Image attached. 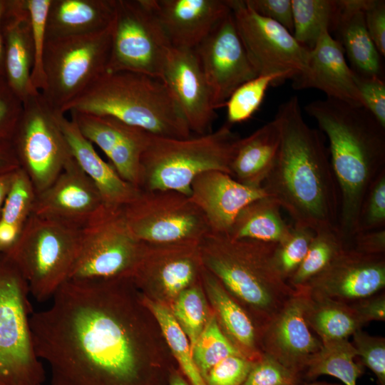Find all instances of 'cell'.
<instances>
[{
    "label": "cell",
    "mask_w": 385,
    "mask_h": 385,
    "mask_svg": "<svg viewBox=\"0 0 385 385\" xmlns=\"http://www.w3.org/2000/svg\"><path fill=\"white\" fill-rule=\"evenodd\" d=\"M51 299L30 317L51 385L168 384L175 366L132 279H68Z\"/></svg>",
    "instance_id": "cell-1"
},
{
    "label": "cell",
    "mask_w": 385,
    "mask_h": 385,
    "mask_svg": "<svg viewBox=\"0 0 385 385\" xmlns=\"http://www.w3.org/2000/svg\"><path fill=\"white\" fill-rule=\"evenodd\" d=\"M281 142L262 188L292 217L314 232L338 227L340 197L322 133L304 119L297 96L282 103L274 117Z\"/></svg>",
    "instance_id": "cell-2"
},
{
    "label": "cell",
    "mask_w": 385,
    "mask_h": 385,
    "mask_svg": "<svg viewBox=\"0 0 385 385\" xmlns=\"http://www.w3.org/2000/svg\"><path fill=\"white\" fill-rule=\"evenodd\" d=\"M304 111L327 137L340 197L338 228L349 242L369 187L385 171V128L364 107L331 98L314 101Z\"/></svg>",
    "instance_id": "cell-3"
},
{
    "label": "cell",
    "mask_w": 385,
    "mask_h": 385,
    "mask_svg": "<svg viewBox=\"0 0 385 385\" xmlns=\"http://www.w3.org/2000/svg\"><path fill=\"white\" fill-rule=\"evenodd\" d=\"M276 245L210 232L200 244L204 267L247 312L259 333L296 292L275 265Z\"/></svg>",
    "instance_id": "cell-4"
},
{
    "label": "cell",
    "mask_w": 385,
    "mask_h": 385,
    "mask_svg": "<svg viewBox=\"0 0 385 385\" xmlns=\"http://www.w3.org/2000/svg\"><path fill=\"white\" fill-rule=\"evenodd\" d=\"M60 112L112 116L160 137H191L165 82L143 73L106 71Z\"/></svg>",
    "instance_id": "cell-5"
},
{
    "label": "cell",
    "mask_w": 385,
    "mask_h": 385,
    "mask_svg": "<svg viewBox=\"0 0 385 385\" xmlns=\"http://www.w3.org/2000/svg\"><path fill=\"white\" fill-rule=\"evenodd\" d=\"M226 123L215 131L170 138L151 134L140 161L138 188L175 190L187 195L197 175L220 171L230 175V163L240 137Z\"/></svg>",
    "instance_id": "cell-6"
},
{
    "label": "cell",
    "mask_w": 385,
    "mask_h": 385,
    "mask_svg": "<svg viewBox=\"0 0 385 385\" xmlns=\"http://www.w3.org/2000/svg\"><path fill=\"white\" fill-rule=\"evenodd\" d=\"M82 230L32 214L16 245L5 255L19 270L37 301L51 299L69 279Z\"/></svg>",
    "instance_id": "cell-7"
},
{
    "label": "cell",
    "mask_w": 385,
    "mask_h": 385,
    "mask_svg": "<svg viewBox=\"0 0 385 385\" xmlns=\"http://www.w3.org/2000/svg\"><path fill=\"white\" fill-rule=\"evenodd\" d=\"M28 283L0 254V385L42 384L45 371L32 340Z\"/></svg>",
    "instance_id": "cell-8"
},
{
    "label": "cell",
    "mask_w": 385,
    "mask_h": 385,
    "mask_svg": "<svg viewBox=\"0 0 385 385\" xmlns=\"http://www.w3.org/2000/svg\"><path fill=\"white\" fill-rule=\"evenodd\" d=\"M111 43V26L91 34L46 38L41 93L53 109L61 111L107 71Z\"/></svg>",
    "instance_id": "cell-9"
},
{
    "label": "cell",
    "mask_w": 385,
    "mask_h": 385,
    "mask_svg": "<svg viewBox=\"0 0 385 385\" xmlns=\"http://www.w3.org/2000/svg\"><path fill=\"white\" fill-rule=\"evenodd\" d=\"M123 212L131 234L143 243L200 245L210 232L200 208L175 190H140Z\"/></svg>",
    "instance_id": "cell-10"
},
{
    "label": "cell",
    "mask_w": 385,
    "mask_h": 385,
    "mask_svg": "<svg viewBox=\"0 0 385 385\" xmlns=\"http://www.w3.org/2000/svg\"><path fill=\"white\" fill-rule=\"evenodd\" d=\"M170 43L148 0H117L107 71L163 80Z\"/></svg>",
    "instance_id": "cell-11"
},
{
    "label": "cell",
    "mask_w": 385,
    "mask_h": 385,
    "mask_svg": "<svg viewBox=\"0 0 385 385\" xmlns=\"http://www.w3.org/2000/svg\"><path fill=\"white\" fill-rule=\"evenodd\" d=\"M14 134L19 166L31 180L37 195L53 183L73 158L54 110L40 91L23 102Z\"/></svg>",
    "instance_id": "cell-12"
},
{
    "label": "cell",
    "mask_w": 385,
    "mask_h": 385,
    "mask_svg": "<svg viewBox=\"0 0 385 385\" xmlns=\"http://www.w3.org/2000/svg\"><path fill=\"white\" fill-rule=\"evenodd\" d=\"M143 246L130 232L123 208L107 207L82 230L79 252L68 279H132Z\"/></svg>",
    "instance_id": "cell-13"
},
{
    "label": "cell",
    "mask_w": 385,
    "mask_h": 385,
    "mask_svg": "<svg viewBox=\"0 0 385 385\" xmlns=\"http://www.w3.org/2000/svg\"><path fill=\"white\" fill-rule=\"evenodd\" d=\"M247 56L260 75L293 81L307 70L309 49L279 24L252 11L245 0H227Z\"/></svg>",
    "instance_id": "cell-14"
},
{
    "label": "cell",
    "mask_w": 385,
    "mask_h": 385,
    "mask_svg": "<svg viewBox=\"0 0 385 385\" xmlns=\"http://www.w3.org/2000/svg\"><path fill=\"white\" fill-rule=\"evenodd\" d=\"M193 49L210 87L215 110L224 107L240 86L258 76L231 11Z\"/></svg>",
    "instance_id": "cell-15"
},
{
    "label": "cell",
    "mask_w": 385,
    "mask_h": 385,
    "mask_svg": "<svg viewBox=\"0 0 385 385\" xmlns=\"http://www.w3.org/2000/svg\"><path fill=\"white\" fill-rule=\"evenodd\" d=\"M385 287V255H369L345 248L301 289L309 296L353 303Z\"/></svg>",
    "instance_id": "cell-16"
},
{
    "label": "cell",
    "mask_w": 385,
    "mask_h": 385,
    "mask_svg": "<svg viewBox=\"0 0 385 385\" xmlns=\"http://www.w3.org/2000/svg\"><path fill=\"white\" fill-rule=\"evenodd\" d=\"M106 207L95 184L73 158L53 183L36 195L32 214L83 230Z\"/></svg>",
    "instance_id": "cell-17"
},
{
    "label": "cell",
    "mask_w": 385,
    "mask_h": 385,
    "mask_svg": "<svg viewBox=\"0 0 385 385\" xmlns=\"http://www.w3.org/2000/svg\"><path fill=\"white\" fill-rule=\"evenodd\" d=\"M295 290L282 309L260 331V345L262 354L303 378L309 362L321 350L322 342L306 321L304 294Z\"/></svg>",
    "instance_id": "cell-18"
},
{
    "label": "cell",
    "mask_w": 385,
    "mask_h": 385,
    "mask_svg": "<svg viewBox=\"0 0 385 385\" xmlns=\"http://www.w3.org/2000/svg\"><path fill=\"white\" fill-rule=\"evenodd\" d=\"M163 81L190 131L198 135L212 132L217 115L210 87L194 49L171 46L167 55Z\"/></svg>",
    "instance_id": "cell-19"
},
{
    "label": "cell",
    "mask_w": 385,
    "mask_h": 385,
    "mask_svg": "<svg viewBox=\"0 0 385 385\" xmlns=\"http://www.w3.org/2000/svg\"><path fill=\"white\" fill-rule=\"evenodd\" d=\"M202 269L200 245L144 243L132 279L138 289L150 291L153 288L175 299L194 284Z\"/></svg>",
    "instance_id": "cell-20"
},
{
    "label": "cell",
    "mask_w": 385,
    "mask_h": 385,
    "mask_svg": "<svg viewBox=\"0 0 385 385\" xmlns=\"http://www.w3.org/2000/svg\"><path fill=\"white\" fill-rule=\"evenodd\" d=\"M71 115L82 135L102 150L118 175L138 188L141 158L151 133L112 116L80 112H71Z\"/></svg>",
    "instance_id": "cell-21"
},
{
    "label": "cell",
    "mask_w": 385,
    "mask_h": 385,
    "mask_svg": "<svg viewBox=\"0 0 385 385\" xmlns=\"http://www.w3.org/2000/svg\"><path fill=\"white\" fill-rule=\"evenodd\" d=\"M267 195L262 188L247 186L227 173L213 170L195 178L189 197L204 214L210 233L228 235L240 212Z\"/></svg>",
    "instance_id": "cell-22"
},
{
    "label": "cell",
    "mask_w": 385,
    "mask_h": 385,
    "mask_svg": "<svg viewBox=\"0 0 385 385\" xmlns=\"http://www.w3.org/2000/svg\"><path fill=\"white\" fill-rule=\"evenodd\" d=\"M354 75L341 43L324 29L309 50L307 71L292 81V87L296 90L318 89L327 98L364 107Z\"/></svg>",
    "instance_id": "cell-23"
},
{
    "label": "cell",
    "mask_w": 385,
    "mask_h": 385,
    "mask_svg": "<svg viewBox=\"0 0 385 385\" xmlns=\"http://www.w3.org/2000/svg\"><path fill=\"white\" fill-rule=\"evenodd\" d=\"M171 46L195 48L230 12L227 0H148Z\"/></svg>",
    "instance_id": "cell-24"
},
{
    "label": "cell",
    "mask_w": 385,
    "mask_h": 385,
    "mask_svg": "<svg viewBox=\"0 0 385 385\" xmlns=\"http://www.w3.org/2000/svg\"><path fill=\"white\" fill-rule=\"evenodd\" d=\"M54 110V109H53ZM55 117L70 147L73 158L98 188L108 207L123 208L138 195L140 189L124 180L113 165L106 163L73 120L54 110Z\"/></svg>",
    "instance_id": "cell-25"
},
{
    "label": "cell",
    "mask_w": 385,
    "mask_h": 385,
    "mask_svg": "<svg viewBox=\"0 0 385 385\" xmlns=\"http://www.w3.org/2000/svg\"><path fill=\"white\" fill-rule=\"evenodd\" d=\"M11 4V21L4 30V66L9 86L24 102L30 95L38 91L31 82L34 62L33 35L26 0Z\"/></svg>",
    "instance_id": "cell-26"
},
{
    "label": "cell",
    "mask_w": 385,
    "mask_h": 385,
    "mask_svg": "<svg viewBox=\"0 0 385 385\" xmlns=\"http://www.w3.org/2000/svg\"><path fill=\"white\" fill-rule=\"evenodd\" d=\"M117 0H51L46 38L82 36L108 29L114 19Z\"/></svg>",
    "instance_id": "cell-27"
},
{
    "label": "cell",
    "mask_w": 385,
    "mask_h": 385,
    "mask_svg": "<svg viewBox=\"0 0 385 385\" xmlns=\"http://www.w3.org/2000/svg\"><path fill=\"white\" fill-rule=\"evenodd\" d=\"M280 142V127L275 118L240 138L230 163V175L247 186L262 188L275 163Z\"/></svg>",
    "instance_id": "cell-28"
},
{
    "label": "cell",
    "mask_w": 385,
    "mask_h": 385,
    "mask_svg": "<svg viewBox=\"0 0 385 385\" xmlns=\"http://www.w3.org/2000/svg\"><path fill=\"white\" fill-rule=\"evenodd\" d=\"M200 279L226 336L245 357L260 359L263 354L259 331L250 315L204 266Z\"/></svg>",
    "instance_id": "cell-29"
},
{
    "label": "cell",
    "mask_w": 385,
    "mask_h": 385,
    "mask_svg": "<svg viewBox=\"0 0 385 385\" xmlns=\"http://www.w3.org/2000/svg\"><path fill=\"white\" fill-rule=\"evenodd\" d=\"M366 0H340L341 9L334 31L356 73L380 76L381 55L366 26L364 9Z\"/></svg>",
    "instance_id": "cell-30"
},
{
    "label": "cell",
    "mask_w": 385,
    "mask_h": 385,
    "mask_svg": "<svg viewBox=\"0 0 385 385\" xmlns=\"http://www.w3.org/2000/svg\"><path fill=\"white\" fill-rule=\"evenodd\" d=\"M281 209L268 195L252 201L240 212L227 236L233 240L280 242L292 228L283 219Z\"/></svg>",
    "instance_id": "cell-31"
},
{
    "label": "cell",
    "mask_w": 385,
    "mask_h": 385,
    "mask_svg": "<svg viewBox=\"0 0 385 385\" xmlns=\"http://www.w3.org/2000/svg\"><path fill=\"white\" fill-rule=\"evenodd\" d=\"M303 293L306 321L322 343L347 339L364 326L351 303L312 297Z\"/></svg>",
    "instance_id": "cell-32"
},
{
    "label": "cell",
    "mask_w": 385,
    "mask_h": 385,
    "mask_svg": "<svg viewBox=\"0 0 385 385\" xmlns=\"http://www.w3.org/2000/svg\"><path fill=\"white\" fill-rule=\"evenodd\" d=\"M293 36L302 46L312 49L324 29L334 32L337 24L340 0H292Z\"/></svg>",
    "instance_id": "cell-33"
},
{
    "label": "cell",
    "mask_w": 385,
    "mask_h": 385,
    "mask_svg": "<svg viewBox=\"0 0 385 385\" xmlns=\"http://www.w3.org/2000/svg\"><path fill=\"white\" fill-rule=\"evenodd\" d=\"M353 344L347 339L322 343L321 350L310 360L304 373V380H314L322 375L339 379L343 385H356L363 373Z\"/></svg>",
    "instance_id": "cell-34"
},
{
    "label": "cell",
    "mask_w": 385,
    "mask_h": 385,
    "mask_svg": "<svg viewBox=\"0 0 385 385\" xmlns=\"http://www.w3.org/2000/svg\"><path fill=\"white\" fill-rule=\"evenodd\" d=\"M347 247L338 227L316 231L304 259L288 283L294 289L302 287L327 268Z\"/></svg>",
    "instance_id": "cell-35"
},
{
    "label": "cell",
    "mask_w": 385,
    "mask_h": 385,
    "mask_svg": "<svg viewBox=\"0 0 385 385\" xmlns=\"http://www.w3.org/2000/svg\"><path fill=\"white\" fill-rule=\"evenodd\" d=\"M147 307L158 322L163 337L190 385H206L194 361L188 337L171 312L163 304L144 297Z\"/></svg>",
    "instance_id": "cell-36"
},
{
    "label": "cell",
    "mask_w": 385,
    "mask_h": 385,
    "mask_svg": "<svg viewBox=\"0 0 385 385\" xmlns=\"http://www.w3.org/2000/svg\"><path fill=\"white\" fill-rule=\"evenodd\" d=\"M192 353L203 379L215 365L224 359L242 355L226 336L215 315L207 318L204 329L192 348Z\"/></svg>",
    "instance_id": "cell-37"
},
{
    "label": "cell",
    "mask_w": 385,
    "mask_h": 385,
    "mask_svg": "<svg viewBox=\"0 0 385 385\" xmlns=\"http://www.w3.org/2000/svg\"><path fill=\"white\" fill-rule=\"evenodd\" d=\"M284 80L281 74L260 75L240 86L225 105L227 123L232 125L250 119L262 104L268 88Z\"/></svg>",
    "instance_id": "cell-38"
},
{
    "label": "cell",
    "mask_w": 385,
    "mask_h": 385,
    "mask_svg": "<svg viewBox=\"0 0 385 385\" xmlns=\"http://www.w3.org/2000/svg\"><path fill=\"white\" fill-rule=\"evenodd\" d=\"M36 197L35 188L21 168L14 172L13 180L0 214V221L24 230L33 212Z\"/></svg>",
    "instance_id": "cell-39"
},
{
    "label": "cell",
    "mask_w": 385,
    "mask_h": 385,
    "mask_svg": "<svg viewBox=\"0 0 385 385\" xmlns=\"http://www.w3.org/2000/svg\"><path fill=\"white\" fill-rule=\"evenodd\" d=\"M171 314L188 338L192 348L207 320V306L197 286H190L175 299Z\"/></svg>",
    "instance_id": "cell-40"
},
{
    "label": "cell",
    "mask_w": 385,
    "mask_h": 385,
    "mask_svg": "<svg viewBox=\"0 0 385 385\" xmlns=\"http://www.w3.org/2000/svg\"><path fill=\"white\" fill-rule=\"evenodd\" d=\"M314 233L308 227L293 224L287 237L277 243L274 253V263L287 282L304 259Z\"/></svg>",
    "instance_id": "cell-41"
},
{
    "label": "cell",
    "mask_w": 385,
    "mask_h": 385,
    "mask_svg": "<svg viewBox=\"0 0 385 385\" xmlns=\"http://www.w3.org/2000/svg\"><path fill=\"white\" fill-rule=\"evenodd\" d=\"M26 2L30 14L34 49L31 82L35 90L41 92L45 88L43 58L46 39V18L51 0H26Z\"/></svg>",
    "instance_id": "cell-42"
},
{
    "label": "cell",
    "mask_w": 385,
    "mask_h": 385,
    "mask_svg": "<svg viewBox=\"0 0 385 385\" xmlns=\"http://www.w3.org/2000/svg\"><path fill=\"white\" fill-rule=\"evenodd\" d=\"M383 228H385V171L379 174L366 194L356 233Z\"/></svg>",
    "instance_id": "cell-43"
},
{
    "label": "cell",
    "mask_w": 385,
    "mask_h": 385,
    "mask_svg": "<svg viewBox=\"0 0 385 385\" xmlns=\"http://www.w3.org/2000/svg\"><path fill=\"white\" fill-rule=\"evenodd\" d=\"M303 378L263 354L255 361L243 385H302Z\"/></svg>",
    "instance_id": "cell-44"
},
{
    "label": "cell",
    "mask_w": 385,
    "mask_h": 385,
    "mask_svg": "<svg viewBox=\"0 0 385 385\" xmlns=\"http://www.w3.org/2000/svg\"><path fill=\"white\" fill-rule=\"evenodd\" d=\"M353 343L362 364L375 375L378 385H385V339L371 336L361 329L353 334Z\"/></svg>",
    "instance_id": "cell-45"
},
{
    "label": "cell",
    "mask_w": 385,
    "mask_h": 385,
    "mask_svg": "<svg viewBox=\"0 0 385 385\" xmlns=\"http://www.w3.org/2000/svg\"><path fill=\"white\" fill-rule=\"evenodd\" d=\"M253 364L242 355L228 356L208 371L205 382L206 385H243Z\"/></svg>",
    "instance_id": "cell-46"
},
{
    "label": "cell",
    "mask_w": 385,
    "mask_h": 385,
    "mask_svg": "<svg viewBox=\"0 0 385 385\" xmlns=\"http://www.w3.org/2000/svg\"><path fill=\"white\" fill-rule=\"evenodd\" d=\"M354 72V81L364 107L385 128L384 81L380 76H366Z\"/></svg>",
    "instance_id": "cell-47"
},
{
    "label": "cell",
    "mask_w": 385,
    "mask_h": 385,
    "mask_svg": "<svg viewBox=\"0 0 385 385\" xmlns=\"http://www.w3.org/2000/svg\"><path fill=\"white\" fill-rule=\"evenodd\" d=\"M245 1L255 13L279 24L293 34L292 0H245Z\"/></svg>",
    "instance_id": "cell-48"
},
{
    "label": "cell",
    "mask_w": 385,
    "mask_h": 385,
    "mask_svg": "<svg viewBox=\"0 0 385 385\" xmlns=\"http://www.w3.org/2000/svg\"><path fill=\"white\" fill-rule=\"evenodd\" d=\"M368 33L381 56H385V1L366 0L364 9Z\"/></svg>",
    "instance_id": "cell-49"
},
{
    "label": "cell",
    "mask_w": 385,
    "mask_h": 385,
    "mask_svg": "<svg viewBox=\"0 0 385 385\" xmlns=\"http://www.w3.org/2000/svg\"><path fill=\"white\" fill-rule=\"evenodd\" d=\"M22 111L23 102L16 94H0V137L14 135Z\"/></svg>",
    "instance_id": "cell-50"
},
{
    "label": "cell",
    "mask_w": 385,
    "mask_h": 385,
    "mask_svg": "<svg viewBox=\"0 0 385 385\" xmlns=\"http://www.w3.org/2000/svg\"><path fill=\"white\" fill-rule=\"evenodd\" d=\"M348 245L364 255H385V228L357 232Z\"/></svg>",
    "instance_id": "cell-51"
},
{
    "label": "cell",
    "mask_w": 385,
    "mask_h": 385,
    "mask_svg": "<svg viewBox=\"0 0 385 385\" xmlns=\"http://www.w3.org/2000/svg\"><path fill=\"white\" fill-rule=\"evenodd\" d=\"M351 304L364 325L371 321L385 320V294L384 292H379Z\"/></svg>",
    "instance_id": "cell-52"
},
{
    "label": "cell",
    "mask_w": 385,
    "mask_h": 385,
    "mask_svg": "<svg viewBox=\"0 0 385 385\" xmlns=\"http://www.w3.org/2000/svg\"><path fill=\"white\" fill-rule=\"evenodd\" d=\"M20 168L14 151L0 147V174L14 171Z\"/></svg>",
    "instance_id": "cell-53"
},
{
    "label": "cell",
    "mask_w": 385,
    "mask_h": 385,
    "mask_svg": "<svg viewBox=\"0 0 385 385\" xmlns=\"http://www.w3.org/2000/svg\"><path fill=\"white\" fill-rule=\"evenodd\" d=\"M15 170L0 174V214L11 187Z\"/></svg>",
    "instance_id": "cell-54"
},
{
    "label": "cell",
    "mask_w": 385,
    "mask_h": 385,
    "mask_svg": "<svg viewBox=\"0 0 385 385\" xmlns=\"http://www.w3.org/2000/svg\"><path fill=\"white\" fill-rule=\"evenodd\" d=\"M167 385H190L183 373L175 368L173 369L169 376Z\"/></svg>",
    "instance_id": "cell-55"
},
{
    "label": "cell",
    "mask_w": 385,
    "mask_h": 385,
    "mask_svg": "<svg viewBox=\"0 0 385 385\" xmlns=\"http://www.w3.org/2000/svg\"><path fill=\"white\" fill-rule=\"evenodd\" d=\"M4 7V3H2L0 1V68L1 66V64L3 61L4 62V41H3V36H2V31H1V19H2V14Z\"/></svg>",
    "instance_id": "cell-56"
},
{
    "label": "cell",
    "mask_w": 385,
    "mask_h": 385,
    "mask_svg": "<svg viewBox=\"0 0 385 385\" xmlns=\"http://www.w3.org/2000/svg\"><path fill=\"white\" fill-rule=\"evenodd\" d=\"M302 385H343L338 383H329L326 381H312L309 383H304Z\"/></svg>",
    "instance_id": "cell-57"
},
{
    "label": "cell",
    "mask_w": 385,
    "mask_h": 385,
    "mask_svg": "<svg viewBox=\"0 0 385 385\" xmlns=\"http://www.w3.org/2000/svg\"><path fill=\"white\" fill-rule=\"evenodd\" d=\"M21 385H42V384H25Z\"/></svg>",
    "instance_id": "cell-58"
}]
</instances>
